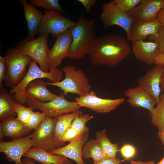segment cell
I'll return each mask as SVG.
<instances>
[{
	"mask_svg": "<svg viewBox=\"0 0 164 164\" xmlns=\"http://www.w3.org/2000/svg\"><path fill=\"white\" fill-rule=\"evenodd\" d=\"M131 48L124 37L113 33L98 37L97 44L89 55L95 66H116L130 53Z\"/></svg>",
	"mask_w": 164,
	"mask_h": 164,
	"instance_id": "cell-1",
	"label": "cell"
},
{
	"mask_svg": "<svg viewBox=\"0 0 164 164\" xmlns=\"http://www.w3.org/2000/svg\"><path fill=\"white\" fill-rule=\"evenodd\" d=\"M95 20L87 19L81 14L78 21L70 29L72 41L69 57L78 60L89 55L94 49L98 37L94 27Z\"/></svg>",
	"mask_w": 164,
	"mask_h": 164,
	"instance_id": "cell-2",
	"label": "cell"
},
{
	"mask_svg": "<svg viewBox=\"0 0 164 164\" xmlns=\"http://www.w3.org/2000/svg\"><path fill=\"white\" fill-rule=\"evenodd\" d=\"M49 71L46 72L42 70L37 65V62L33 60L29 64L28 71L22 80L16 86L12 88L9 94L13 95L18 103L23 105L28 99L25 94L26 90L29 84L36 80L46 78L51 82L60 81L63 71L57 68L49 67Z\"/></svg>",
	"mask_w": 164,
	"mask_h": 164,
	"instance_id": "cell-3",
	"label": "cell"
},
{
	"mask_svg": "<svg viewBox=\"0 0 164 164\" xmlns=\"http://www.w3.org/2000/svg\"><path fill=\"white\" fill-rule=\"evenodd\" d=\"M4 57L6 71L3 81L6 86L12 88L23 78L27 73L26 66L33 60L16 47H10Z\"/></svg>",
	"mask_w": 164,
	"mask_h": 164,
	"instance_id": "cell-4",
	"label": "cell"
},
{
	"mask_svg": "<svg viewBox=\"0 0 164 164\" xmlns=\"http://www.w3.org/2000/svg\"><path fill=\"white\" fill-rule=\"evenodd\" d=\"M62 70L65 74L63 80L56 82H47L46 85L60 88L66 96L71 93L82 96L91 90L88 79L82 70L68 66L63 67Z\"/></svg>",
	"mask_w": 164,
	"mask_h": 164,
	"instance_id": "cell-5",
	"label": "cell"
},
{
	"mask_svg": "<svg viewBox=\"0 0 164 164\" xmlns=\"http://www.w3.org/2000/svg\"><path fill=\"white\" fill-rule=\"evenodd\" d=\"M48 34L44 33L36 39L29 40L26 38L20 41L16 47L31 57L39 65L43 71L48 72V56L50 50L48 45Z\"/></svg>",
	"mask_w": 164,
	"mask_h": 164,
	"instance_id": "cell-6",
	"label": "cell"
},
{
	"mask_svg": "<svg viewBox=\"0 0 164 164\" xmlns=\"http://www.w3.org/2000/svg\"><path fill=\"white\" fill-rule=\"evenodd\" d=\"M62 92L53 100L47 102H42L35 99H28L26 103L33 109L41 110L46 116L56 117L60 115L77 111L80 108L76 101L67 100Z\"/></svg>",
	"mask_w": 164,
	"mask_h": 164,
	"instance_id": "cell-7",
	"label": "cell"
},
{
	"mask_svg": "<svg viewBox=\"0 0 164 164\" xmlns=\"http://www.w3.org/2000/svg\"><path fill=\"white\" fill-rule=\"evenodd\" d=\"M75 22L54 10H45L37 33L51 34L56 37L69 30Z\"/></svg>",
	"mask_w": 164,
	"mask_h": 164,
	"instance_id": "cell-8",
	"label": "cell"
},
{
	"mask_svg": "<svg viewBox=\"0 0 164 164\" xmlns=\"http://www.w3.org/2000/svg\"><path fill=\"white\" fill-rule=\"evenodd\" d=\"M100 18L104 29L113 25L119 26L125 30L127 38L129 36L131 26L135 20L127 13L120 9L112 0L103 5Z\"/></svg>",
	"mask_w": 164,
	"mask_h": 164,
	"instance_id": "cell-9",
	"label": "cell"
},
{
	"mask_svg": "<svg viewBox=\"0 0 164 164\" xmlns=\"http://www.w3.org/2000/svg\"><path fill=\"white\" fill-rule=\"evenodd\" d=\"M75 99L80 108L85 107L99 113L110 112L125 101L122 97L115 99L100 98L92 90L84 95L76 97Z\"/></svg>",
	"mask_w": 164,
	"mask_h": 164,
	"instance_id": "cell-10",
	"label": "cell"
},
{
	"mask_svg": "<svg viewBox=\"0 0 164 164\" xmlns=\"http://www.w3.org/2000/svg\"><path fill=\"white\" fill-rule=\"evenodd\" d=\"M34 145L31 135L9 142L1 141L0 152L5 155L8 162L14 161L15 164H21V157Z\"/></svg>",
	"mask_w": 164,
	"mask_h": 164,
	"instance_id": "cell-11",
	"label": "cell"
},
{
	"mask_svg": "<svg viewBox=\"0 0 164 164\" xmlns=\"http://www.w3.org/2000/svg\"><path fill=\"white\" fill-rule=\"evenodd\" d=\"M53 119L46 116L31 135L33 147L44 149L48 152L56 148L54 137Z\"/></svg>",
	"mask_w": 164,
	"mask_h": 164,
	"instance_id": "cell-12",
	"label": "cell"
},
{
	"mask_svg": "<svg viewBox=\"0 0 164 164\" xmlns=\"http://www.w3.org/2000/svg\"><path fill=\"white\" fill-rule=\"evenodd\" d=\"M72 41V36L70 29L56 37L48 54L49 68H57L61 64L64 58L69 57Z\"/></svg>",
	"mask_w": 164,
	"mask_h": 164,
	"instance_id": "cell-13",
	"label": "cell"
},
{
	"mask_svg": "<svg viewBox=\"0 0 164 164\" xmlns=\"http://www.w3.org/2000/svg\"><path fill=\"white\" fill-rule=\"evenodd\" d=\"M163 67L156 65L147 70L138 79V86L147 92L158 103L161 88V84Z\"/></svg>",
	"mask_w": 164,
	"mask_h": 164,
	"instance_id": "cell-14",
	"label": "cell"
},
{
	"mask_svg": "<svg viewBox=\"0 0 164 164\" xmlns=\"http://www.w3.org/2000/svg\"><path fill=\"white\" fill-rule=\"evenodd\" d=\"M162 24L157 18L151 21L135 19L130 28L128 41L143 40L150 36H156Z\"/></svg>",
	"mask_w": 164,
	"mask_h": 164,
	"instance_id": "cell-15",
	"label": "cell"
},
{
	"mask_svg": "<svg viewBox=\"0 0 164 164\" xmlns=\"http://www.w3.org/2000/svg\"><path fill=\"white\" fill-rule=\"evenodd\" d=\"M164 8V0H142L127 13L135 19L151 21L157 19L158 13Z\"/></svg>",
	"mask_w": 164,
	"mask_h": 164,
	"instance_id": "cell-16",
	"label": "cell"
},
{
	"mask_svg": "<svg viewBox=\"0 0 164 164\" xmlns=\"http://www.w3.org/2000/svg\"><path fill=\"white\" fill-rule=\"evenodd\" d=\"M88 137V133L82 134L77 139L68 145L54 149L48 152L53 154L61 155L71 159L76 162V164H85L83 159L82 151L84 145Z\"/></svg>",
	"mask_w": 164,
	"mask_h": 164,
	"instance_id": "cell-17",
	"label": "cell"
},
{
	"mask_svg": "<svg viewBox=\"0 0 164 164\" xmlns=\"http://www.w3.org/2000/svg\"><path fill=\"white\" fill-rule=\"evenodd\" d=\"M128 98L127 101L134 107H142L148 110L151 114L154 106L157 104L156 101L145 90L138 86L129 88L125 92Z\"/></svg>",
	"mask_w": 164,
	"mask_h": 164,
	"instance_id": "cell-18",
	"label": "cell"
},
{
	"mask_svg": "<svg viewBox=\"0 0 164 164\" xmlns=\"http://www.w3.org/2000/svg\"><path fill=\"white\" fill-rule=\"evenodd\" d=\"M132 49L135 57L148 65L154 63L155 57L160 53L159 45L154 41L132 42Z\"/></svg>",
	"mask_w": 164,
	"mask_h": 164,
	"instance_id": "cell-19",
	"label": "cell"
},
{
	"mask_svg": "<svg viewBox=\"0 0 164 164\" xmlns=\"http://www.w3.org/2000/svg\"><path fill=\"white\" fill-rule=\"evenodd\" d=\"M19 2L23 7L27 23L28 34L26 38L29 40L34 39L36 34L37 33L43 14L36 9L34 5L28 2L26 0H19Z\"/></svg>",
	"mask_w": 164,
	"mask_h": 164,
	"instance_id": "cell-20",
	"label": "cell"
},
{
	"mask_svg": "<svg viewBox=\"0 0 164 164\" xmlns=\"http://www.w3.org/2000/svg\"><path fill=\"white\" fill-rule=\"evenodd\" d=\"M0 140L6 136L12 139L24 137L30 131L26 124L14 117L6 119L0 123Z\"/></svg>",
	"mask_w": 164,
	"mask_h": 164,
	"instance_id": "cell-21",
	"label": "cell"
},
{
	"mask_svg": "<svg viewBox=\"0 0 164 164\" xmlns=\"http://www.w3.org/2000/svg\"><path fill=\"white\" fill-rule=\"evenodd\" d=\"M46 82L39 79L30 82L25 91L28 99H35L42 102H47L56 98L58 95L51 93L47 88Z\"/></svg>",
	"mask_w": 164,
	"mask_h": 164,
	"instance_id": "cell-22",
	"label": "cell"
},
{
	"mask_svg": "<svg viewBox=\"0 0 164 164\" xmlns=\"http://www.w3.org/2000/svg\"><path fill=\"white\" fill-rule=\"evenodd\" d=\"M23 156L43 164H64L69 161L63 156L53 154L44 149L34 147L30 149Z\"/></svg>",
	"mask_w": 164,
	"mask_h": 164,
	"instance_id": "cell-23",
	"label": "cell"
},
{
	"mask_svg": "<svg viewBox=\"0 0 164 164\" xmlns=\"http://www.w3.org/2000/svg\"><path fill=\"white\" fill-rule=\"evenodd\" d=\"M83 113L82 111L78 110L73 112L60 115L53 119L54 140L56 148L62 145L59 142L60 138L70 127L74 119L77 117L83 114Z\"/></svg>",
	"mask_w": 164,
	"mask_h": 164,
	"instance_id": "cell-24",
	"label": "cell"
},
{
	"mask_svg": "<svg viewBox=\"0 0 164 164\" xmlns=\"http://www.w3.org/2000/svg\"><path fill=\"white\" fill-rule=\"evenodd\" d=\"M17 103L13 95L3 89L0 90V121L14 117L16 114L14 106Z\"/></svg>",
	"mask_w": 164,
	"mask_h": 164,
	"instance_id": "cell-25",
	"label": "cell"
},
{
	"mask_svg": "<svg viewBox=\"0 0 164 164\" xmlns=\"http://www.w3.org/2000/svg\"><path fill=\"white\" fill-rule=\"evenodd\" d=\"M82 155L85 159L92 158L94 162L108 158L96 139L86 142L83 148Z\"/></svg>",
	"mask_w": 164,
	"mask_h": 164,
	"instance_id": "cell-26",
	"label": "cell"
},
{
	"mask_svg": "<svg viewBox=\"0 0 164 164\" xmlns=\"http://www.w3.org/2000/svg\"><path fill=\"white\" fill-rule=\"evenodd\" d=\"M96 140L98 141L108 158H116L118 150V145L110 142L107 135L105 129L97 132L95 134Z\"/></svg>",
	"mask_w": 164,
	"mask_h": 164,
	"instance_id": "cell-27",
	"label": "cell"
},
{
	"mask_svg": "<svg viewBox=\"0 0 164 164\" xmlns=\"http://www.w3.org/2000/svg\"><path fill=\"white\" fill-rule=\"evenodd\" d=\"M151 114L152 123L157 127L159 132H164V93L161 94L159 101Z\"/></svg>",
	"mask_w": 164,
	"mask_h": 164,
	"instance_id": "cell-28",
	"label": "cell"
},
{
	"mask_svg": "<svg viewBox=\"0 0 164 164\" xmlns=\"http://www.w3.org/2000/svg\"><path fill=\"white\" fill-rule=\"evenodd\" d=\"M93 117V115L89 114H82L78 116L73 121L70 127L81 134L88 133L89 128L86 124Z\"/></svg>",
	"mask_w": 164,
	"mask_h": 164,
	"instance_id": "cell-29",
	"label": "cell"
},
{
	"mask_svg": "<svg viewBox=\"0 0 164 164\" xmlns=\"http://www.w3.org/2000/svg\"><path fill=\"white\" fill-rule=\"evenodd\" d=\"M29 2L34 6L42 7L46 10H54L62 13L65 12L58 0H29Z\"/></svg>",
	"mask_w": 164,
	"mask_h": 164,
	"instance_id": "cell-30",
	"label": "cell"
},
{
	"mask_svg": "<svg viewBox=\"0 0 164 164\" xmlns=\"http://www.w3.org/2000/svg\"><path fill=\"white\" fill-rule=\"evenodd\" d=\"M14 108L18 119L22 122L26 124L33 111V109L30 107H26L18 103L15 104Z\"/></svg>",
	"mask_w": 164,
	"mask_h": 164,
	"instance_id": "cell-31",
	"label": "cell"
},
{
	"mask_svg": "<svg viewBox=\"0 0 164 164\" xmlns=\"http://www.w3.org/2000/svg\"><path fill=\"white\" fill-rule=\"evenodd\" d=\"M142 0H113L112 2L121 10L128 13L138 5Z\"/></svg>",
	"mask_w": 164,
	"mask_h": 164,
	"instance_id": "cell-32",
	"label": "cell"
},
{
	"mask_svg": "<svg viewBox=\"0 0 164 164\" xmlns=\"http://www.w3.org/2000/svg\"><path fill=\"white\" fill-rule=\"evenodd\" d=\"M46 116L43 112L33 111L29 121L26 124L30 131L35 129Z\"/></svg>",
	"mask_w": 164,
	"mask_h": 164,
	"instance_id": "cell-33",
	"label": "cell"
},
{
	"mask_svg": "<svg viewBox=\"0 0 164 164\" xmlns=\"http://www.w3.org/2000/svg\"><path fill=\"white\" fill-rule=\"evenodd\" d=\"M82 134L71 127L68 128L60 138L59 142L62 145L66 142L70 143L74 141Z\"/></svg>",
	"mask_w": 164,
	"mask_h": 164,
	"instance_id": "cell-34",
	"label": "cell"
},
{
	"mask_svg": "<svg viewBox=\"0 0 164 164\" xmlns=\"http://www.w3.org/2000/svg\"><path fill=\"white\" fill-rule=\"evenodd\" d=\"M148 38L151 41L155 42L158 43L160 53L164 54V26H162L161 27L156 36H150Z\"/></svg>",
	"mask_w": 164,
	"mask_h": 164,
	"instance_id": "cell-35",
	"label": "cell"
},
{
	"mask_svg": "<svg viewBox=\"0 0 164 164\" xmlns=\"http://www.w3.org/2000/svg\"><path fill=\"white\" fill-rule=\"evenodd\" d=\"M120 151L121 155L126 160H128L133 157L136 152L135 147L130 144H124L121 147Z\"/></svg>",
	"mask_w": 164,
	"mask_h": 164,
	"instance_id": "cell-36",
	"label": "cell"
},
{
	"mask_svg": "<svg viewBox=\"0 0 164 164\" xmlns=\"http://www.w3.org/2000/svg\"><path fill=\"white\" fill-rule=\"evenodd\" d=\"M6 70V64L4 57L0 56V89H3L2 82L5 77Z\"/></svg>",
	"mask_w": 164,
	"mask_h": 164,
	"instance_id": "cell-37",
	"label": "cell"
},
{
	"mask_svg": "<svg viewBox=\"0 0 164 164\" xmlns=\"http://www.w3.org/2000/svg\"><path fill=\"white\" fill-rule=\"evenodd\" d=\"M77 1L83 5L86 12H89L96 2V0H77Z\"/></svg>",
	"mask_w": 164,
	"mask_h": 164,
	"instance_id": "cell-38",
	"label": "cell"
},
{
	"mask_svg": "<svg viewBox=\"0 0 164 164\" xmlns=\"http://www.w3.org/2000/svg\"><path fill=\"white\" fill-rule=\"evenodd\" d=\"M122 161L118 158H108L96 162L93 164H119Z\"/></svg>",
	"mask_w": 164,
	"mask_h": 164,
	"instance_id": "cell-39",
	"label": "cell"
},
{
	"mask_svg": "<svg viewBox=\"0 0 164 164\" xmlns=\"http://www.w3.org/2000/svg\"><path fill=\"white\" fill-rule=\"evenodd\" d=\"M154 64L164 67V54L159 53L154 60Z\"/></svg>",
	"mask_w": 164,
	"mask_h": 164,
	"instance_id": "cell-40",
	"label": "cell"
},
{
	"mask_svg": "<svg viewBox=\"0 0 164 164\" xmlns=\"http://www.w3.org/2000/svg\"><path fill=\"white\" fill-rule=\"evenodd\" d=\"M157 18L164 26V8L161 10L158 13Z\"/></svg>",
	"mask_w": 164,
	"mask_h": 164,
	"instance_id": "cell-41",
	"label": "cell"
},
{
	"mask_svg": "<svg viewBox=\"0 0 164 164\" xmlns=\"http://www.w3.org/2000/svg\"><path fill=\"white\" fill-rule=\"evenodd\" d=\"M130 163L131 164H155L154 161L153 160L148 162H143L140 161H135L130 160Z\"/></svg>",
	"mask_w": 164,
	"mask_h": 164,
	"instance_id": "cell-42",
	"label": "cell"
},
{
	"mask_svg": "<svg viewBox=\"0 0 164 164\" xmlns=\"http://www.w3.org/2000/svg\"><path fill=\"white\" fill-rule=\"evenodd\" d=\"M21 164H35L34 160L31 159L26 158L22 160Z\"/></svg>",
	"mask_w": 164,
	"mask_h": 164,
	"instance_id": "cell-43",
	"label": "cell"
},
{
	"mask_svg": "<svg viewBox=\"0 0 164 164\" xmlns=\"http://www.w3.org/2000/svg\"><path fill=\"white\" fill-rule=\"evenodd\" d=\"M158 135L164 146V132H159Z\"/></svg>",
	"mask_w": 164,
	"mask_h": 164,
	"instance_id": "cell-44",
	"label": "cell"
},
{
	"mask_svg": "<svg viewBox=\"0 0 164 164\" xmlns=\"http://www.w3.org/2000/svg\"><path fill=\"white\" fill-rule=\"evenodd\" d=\"M161 87V90L164 92V67H163L162 76Z\"/></svg>",
	"mask_w": 164,
	"mask_h": 164,
	"instance_id": "cell-45",
	"label": "cell"
},
{
	"mask_svg": "<svg viewBox=\"0 0 164 164\" xmlns=\"http://www.w3.org/2000/svg\"><path fill=\"white\" fill-rule=\"evenodd\" d=\"M155 164H164V157L159 162Z\"/></svg>",
	"mask_w": 164,
	"mask_h": 164,
	"instance_id": "cell-46",
	"label": "cell"
},
{
	"mask_svg": "<svg viewBox=\"0 0 164 164\" xmlns=\"http://www.w3.org/2000/svg\"><path fill=\"white\" fill-rule=\"evenodd\" d=\"M64 164H71L70 161H68L66 162Z\"/></svg>",
	"mask_w": 164,
	"mask_h": 164,
	"instance_id": "cell-47",
	"label": "cell"
}]
</instances>
